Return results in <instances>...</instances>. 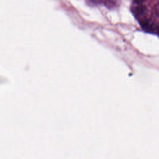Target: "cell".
Segmentation results:
<instances>
[{
  "label": "cell",
  "instance_id": "1",
  "mask_svg": "<svg viewBox=\"0 0 159 159\" xmlns=\"http://www.w3.org/2000/svg\"><path fill=\"white\" fill-rule=\"evenodd\" d=\"M142 27L147 32H152L153 30V25L148 22H143L141 23Z\"/></svg>",
  "mask_w": 159,
  "mask_h": 159
},
{
  "label": "cell",
  "instance_id": "2",
  "mask_svg": "<svg viewBox=\"0 0 159 159\" xmlns=\"http://www.w3.org/2000/svg\"><path fill=\"white\" fill-rule=\"evenodd\" d=\"M135 12L137 14H142L146 11V7L143 6H139L135 8Z\"/></svg>",
  "mask_w": 159,
  "mask_h": 159
},
{
  "label": "cell",
  "instance_id": "3",
  "mask_svg": "<svg viewBox=\"0 0 159 159\" xmlns=\"http://www.w3.org/2000/svg\"><path fill=\"white\" fill-rule=\"evenodd\" d=\"M134 2H135V3L139 4H142V3L144 1V0H134Z\"/></svg>",
  "mask_w": 159,
  "mask_h": 159
},
{
  "label": "cell",
  "instance_id": "4",
  "mask_svg": "<svg viewBox=\"0 0 159 159\" xmlns=\"http://www.w3.org/2000/svg\"><path fill=\"white\" fill-rule=\"evenodd\" d=\"M156 31H157V34L159 35V24L156 27Z\"/></svg>",
  "mask_w": 159,
  "mask_h": 159
}]
</instances>
